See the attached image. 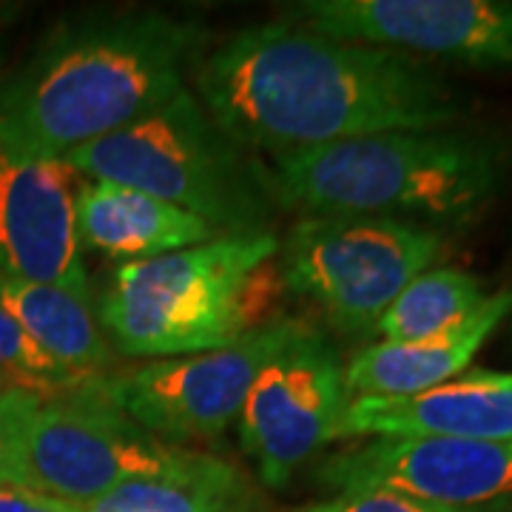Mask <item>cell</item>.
Masks as SVG:
<instances>
[{
    "instance_id": "1",
    "label": "cell",
    "mask_w": 512,
    "mask_h": 512,
    "mask_svg": "<svg viewBox=\"0 0 512 512\" xmlns=\"http://www.w3.org/2000/svg\"><path fill=\"white\" fill-rule=\"evenodd\" d=\"M197 100L237 143L274 157L342 140L456 126L453 89L424 60L293 23L239 29L202 57Z\"/></svg>"
},
{
    "instance_id": "2",
    "label": "cell",
    "mask_w": 512,
    "mask_h": 512,
    "mask_svg": "<svg viewBox=\"0 0 512 512\" xmlns=\"http://www.w3.org/2000/svg\"><path fill=\"white\" fill-rule=\"evenodd\" d=\"M202 43L200 20L160 9L60 23L0 80V148L66 160L183 92Z\"/></svg>"
},
{
    "instance_id": "3",
    "label": "cell",
    "mask_w": 512,
    "mask_h": 512,
    "mask_svg": "<svg viewBox=\"0 0 512 512\" xmlns=\"http://www.w3.org/2000/svg\"><path fill=\"white\" fill-rule=\"evenodd\" d=\"M510 148L473 128L387 131L274 157L265 188L305 217H382L436 228L481 214Z\"/></svg>"
},
{
    "instance_id": "4",
    "label": "cell",
    "mask_w": 512,
    "mask_h": 512,
    "mask_svg": "<svg viewBox=\"0 0 512 512\" xmlns=\"http://www.w3.org/2000/svg\"><path fill=\"white\" fill-rule=\"evenodd\" d=\"M276 254L279 239L259 231L117 265L97 302L100 328L111 350L154 362L228 348L259 328Z\"/></svg>"
},
{
    "instance_id": "5",
    "label": "cell",
    "mask_w": 512,
    "mask_h": 512,
    "mask_svg": "<svg viewBox=\"0 0 512 512\" xmlns=\"http://www.w3.org/2000/svg\"><path fill=\"white\" fill-rule=\"evenodd\" d=\"M83 180L128 185L211 225L222 237L268 231V188L239 146L188 89L165 106L77 148Z\"/></svg>"
},
{
    "instance_id": "6",
    "label": "cell",
    "mask_w": 512,
    "mask_h": 512,
    "mask_svg": "<svg viewBox=\"0 0 512 512\" xmlns=\"http://www.w3.org/2000/svg\"><path fill=\"white\" fill-rule=\"evenodd\" d=\"M436 228L382 217H302L282 242V279L345 333H373L393 299L439 259Z\"/></svg>"
},
{
    "instance_id": "7",
    "label": "cell",
    "mask_w": 512,
    "mask_h": 512,
    "mask_svg": "<svg viewBox=\"0 0 512 512\" xmlns=\"http://www.w3.org/2000/svg\"><path fill=\"white\" fill-rule=\"evenodd\" d=\"M183 450L140 427L97 376L40 402L23 444L18 487L80 507L120 484L163 473Z\"/></svg>"
},
{
    "instance_id": "8",
    "label": "cell",
    "mask_w": 512,
    "mask_h": 512,
    "mask_svg": "<svg viewBox=\"0 0 512 512\" xmlns=\"http://www.w3.org/2000/svg\"><path fill=\"white\" fill-rule=\"evenodd\" d=\"M305 328L302 319L274 316L228 348L106 373L103 387L131 419L165 444L217 439L239 419L265 362Z\"/></svg>"
},
{
    "instance_id": "9",
    "label": "cell",
    "mask_w": 512,
    "mask_h": 512,
    "mask_svg": "<svg viewBox=\"0 0 512 512\" xmlns=\"http://www.w3.org/2000/svg\"><path fill=\"white\" fill-rule=\"evenodd\" d=\"M350 402L345 362L308 325L265 362L239 410V441L259 478L285 487L325 444L342 439Z\"/></svg>"
},
{
    "instance_id": "10",
    "label": "cell",
    "mask_w": 512,
    "mask_h": 512,
    "mask_svg": "<svg viewBox=\"0 0 512 512\" xmlns=\"http://www.w3.org/2000/svg\"><path fill=\"white\" fill-rule=\"evenodd\" d=\"M316 35L470 69H512L507 0H302L285 6Z\"/></svg>"
},
{
    "instance_id": "11",
    "label": "cell",
    "mask_w": 512,
    "mask_h": 512,
    "mask_svg": "<svg viewBox=\"0 0 512 512\" xmlns=\"http://www.w3.org/2000/svg\"><path fill=\"white\" fill-rule=\"evenodd\" d=\"M333 493L393 490L453 507L512 498V441L370 439L333 453L316 467Z\"/></svg>"
},
{
    "instance_id": "12",
    "label": "cell",
    "mask_w": 512,
    "mask_h": 512,
    "mask_svg": "<svg viewBox=\"0 0 512 512\" xmlns=\"http://www.w3.org/2000/svg\"><path fill=\"white\" fill-rule=\"evenodd\" d=\"M83 177L66 160H29L0 148V274L92 291L77 239Z\"/></svg>"
},
{
    "instance_id": "13",
    "label": "cell",
    "mask_w": 512,
    "mask_h": 512,
    "mask_svg": "<svg viewBox=\"0 0 512 512\" xmlns=\"http://www.w3.org/2000/svg\"><path fill=\"white\" fill-rule=\"evenodd\" d=\"M512 441V373L473 370L407 399L350 402L342 439Z\"/></svg>"
},
{
    "instance_id": "14",
    "label": "cell",
    "mask_w": 512,
    "mask_h": 512,
    "mask_svg": "<svg viewBox=\"0 0 512 512\" xmlns=\"http://www.w3.org/2000/svg\"><path fill=\"white\" fill-rule=\"evenodd\" d=\"M512 311V291H498L473 316L416 342H376L345 365L350 399H407L458 379Z\"/></svg>"
},
{
    "instance_id": "15",
    "label": "cell",
    "mask_w": 512,
    "mask_h": 512,
    "mask_svg": "<svg viewBox=\"0 0 512 512\" xmlns=\"http://www.w3.org/2000/svg\"><path fill=\"white\" fill-rule=\"evenodd\" d=\"M222 237L183 208L128 185L83 180L77 191L80 248L117 259L120 265L194 248Z\"/></svg>"
},
{
    "instance_id": "16",
    "label": "cell",
    "mask_w": 512,
    "mask_h": 512,
    "mask_svg": "<svg viewBox=\"0 0 512 512\" xmlns=\"http://www.w3.org/2000/svg\"><path fill=\"white\" fill-rule=\"evenodd\" d=\"M77 512H268V501L231 461L183 450L163 473L120 484Z\"/></svg>"
},
{
    "instance_id": "17",
    "label": "cell",
    "mask_w": 512,
    "mask_h": 512,
    "mask_svg": "<svg viewBox=\"0 0 512 512\" xmlns=\"http://www.w3.org/2000/svg\"><path fill=\"white\" fill-rule=\"evenodd\" d=\"M0 308L80 382L106 376L114 353L97 319L94 291H69L0 274Z\"/></svg>"
},
{
    "instance_id": "18",
    "label": "cell",
    "mask_w": 512,
    "mask_h": 512,
    "mask_svg": "<svg viewBox=\"0 0 512 512\" xmlns=\"http://www.w3.org/2000/svg\"><path fill=\"white\" fill-rule=\"evenodd\" d=\"M490 293L478 276L461 268H430L404 288L382 313L373 333L382 342H416L456 328L487 302Z\"/></svg>"
},
{
    "instance_id": "19",
    "label": "cell",
    "mask_w": 512,
    "mask_h": 512,
    "mask_svg": "<svg viewBox=\"0 0 512 512\" xmlns=\"http://www.w3.org/2000/svg\"><path fill=\"white\" fill-rule=\"evenodd\" d=\"M0 365L6 367L15 387L29 390L40 399H49L80 384L74 373L55 362L3 308H0Z\"/></svg>"
},
{
    "instance_id": "20",
    "label": "cell",
    "mask_w": 512,
    "mask_h": 512,
    "mask_svg": "<svg viewBox=\"0 0 512 512\" xmlns=\"http://www.w3.org/2000/svg\"><path fill=\"white\" fill-rule=\"evenodd\" d=\"M285 512H512V498L478 504V507H453V504L424 501L393 490H348Z\"/></svg>"
},
{
    "instance_id": "21",
    "label": "cell",
    "mask_w": 512,
    "mask_h": 512,
    "mask_svg": "<svg viewBox=\"0 0 512 512\" xmlns=\"http://www.w3.org/2000/svg\"><path fill=\"white\" fill-rule=\"evenodd\" d=\"M40 402H43L40 396L20 387L0 390V484L20 481L23 444Z\"/></svg>"
},
{
    "instance_id": "22",
    "label": "cell",
    "mask_w": 512,
    "mask_h": 512,
    "mask_svg": "<svg viewBox=\"0 0 512 512\" xmlns=\"http://www.w3.org/2000/svg\"><path fill=\"white\" fill-rule=\"evenodd\" d=\"M0 512H77L74 504L57 501L18 484H0Z\"/></svg>"
},
{
    "instance_id": "23",
    "label": "cell",
    "mask_w": 512,
    "mask_h": 512,
    "mask_svg": "<svg viewBox=\"0 0 512 512\" xmlns=\"http://www.w3.org/2000/svg\"><path fill=\"white\" fill-rule=\"evenodd\" d=\"M20 15L18 3H0V32Z\"/></svg>"
},
{
    "instance_id": "24",
    "label": "cell",
    "mask_w": 512,
    "mask_h": 512,
    "mask_svg": "<svg viewBox=\"0 0 512 512\" xmlns=\"http://www.w3.org/2000/svg\"><path fill=\"white\" fill-rule=\"evenodd\" d=\"M9 387H15V384H12V379H9L6 367L0 365V390H9Z\"/></svg>"
}]
</instances>
